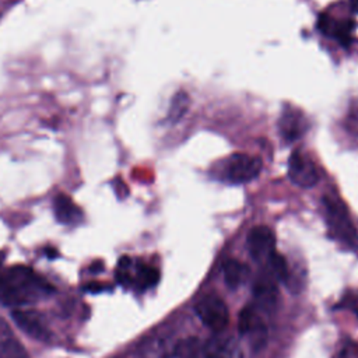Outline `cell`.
<instances>
[{
  "mask_svg": "<svg viewBox=\"0 0 358 358\" xmlns=\"http://www.w3.org/2000/svg\"><path fill=\"white\" fill-rule=\"evenodd\" d=\"M53 288L35 271L28 267L15 266L0 271V302L8 306H24L35 303Z\"/></svg>",
  "mask_w": 358,
  "mask_h": 358,
  "instance_id": "1",
  "label": "cell"
},
{
  "mask_svg": "<svg viewBox=\"0 0 358 358\" xmlns=\"http://www.w3.org/2000/svg\"><path fill=\"white\" fill-rule=\"evenodd\" d=\"M327 224L333 235L340 239L343 243L348 245L352 249L358 248V232L352 225L350 215L343 203L333 199L331 196H326L323 199Z\"/></svg>",
  "mask_w": 358,
  "mask_h": 358,
  "instance_id": "2",
  "label": "cell"
},
{
  "mask_svg": "<svg viewBox=\"0 0 358 358\" xmlns=\"http://www.w3.org/2000/svg\"><path fill=\"white\" fill-rule=\"evenodd\" d=\"M116 274L122 284L140 289L155 285L159 278V273L157 268L140 262H133L129 257H123L120 260Z\"/></svg>",
  "mask_w": 358,
  "mask_h": 358,
  "instance_id": "3",
  "label": "cell"
},
{
  "mask_svg": "<svg viewBox=\"0 0 358 358\" xmlns=\"http://www.w3.org/2000/svg\"><path fill=\"white\" fill-rule=\"evenodd\" d=\"M197 317L204 326L211 329L214 333L222 331L229 320V312L225 302L217 295H207L201 298L196 308Z\"/></svg>",
  "mask_w": 358,
  "mask_h": 358,
  "instance_id": "4",
  "label": "cell"
},
{
  "mask_svg": "<svg viewBox=\"0 0 358 358\" xmlns=\"http://www.w3.org/2000/svg\"><path fill=\"white\" fill-rule=\"evenodd\" d=\"M263 162L259 157L248 154H234L227 164V176L232 183H246L256 179Z\"/></svg>",
  "mask_w": 358,
  "mask_h": 358,
  "instance_id": "5",
  "label": "cell"
},
{
  "mask_svg": "<svg viewBox=\"0 0 358 358\" xmlns=\"http://www.w3.org/2000/svg\"><path fill=\"white\" fill-rule=\"evenodd\" d=\"M264 316L266 315L260 312L255 305L245 306L239 312V319H238V330L241 336L249 338L255 344L263 343L267 334Z\"/></svg>",
  "mask_w": 358,
  "mask_h": 358,
  "instance_id": "6",
  "label": "cell"
},
{
  "mask_svg": "<svg viewBox=\"0 0 358 358\" xmlns=\"http://www.w3.org/2000/svg\"><path fill=\"white\" fill-rule=\"evenodd\" d=\"M246 245L250 256L256 262L266 263V260L275 252V236L268 227L257 225L249 231Z\"/></svg>",
  "mask_w": 358,
  "mask_h": 358,
  "instance_id": "7",
  "label": "cell"
},
{
  "mask_svg": "<svg viewBox=\"0 0 358 358\" xmlns=\"http://www.w3.org/2000/svg\"><path fill=\"white\" fill-rule=\"evenodd\" d=\"M288 176L301 187H313L319 182L316 165L299 151H294L288 159Z\"/></svg>",
  "mask_w": 358,
  "mask_h": 358,
  "instance_id": "8",
  "label": "cell"
},
{
  "mask_svg": "<svg viewBox=\"0 0 358 358\" xmlns=\"http://www.w3.org/2000/svg\"><path fill=\"white\" fill-rule=\"evenodd\" d=\"M204 358H243L238 340L222 331L204 341Z\"/></svg>",
  "mask_w": 358,
  "mask_h": 358,
  "instance_id": "9",
  "label": "cell"
},
{
  "mask_svg": "<svg viewBox=\"0 0 358 358\" xmlns=\"http://www.w3.org/2000/svg\"><path fill=\"white\" fill-rule=\"evenodd\" d=\"M277 281L273 280L268 274L259 277L253 287V305L268 315L278 302V291H277Z\"/></svg>",
  "mask_w": 358,
  "mask_h": 358,
  "instance_id": "10",
  "label": "cell"
},
{
  "mask_svg": "<svg viewBox=\"0 0 358 358\" xmlns=\"http://www.w3.org/2000/svg\"><path fill=\"white\" fill-rule=\"evenodd\" d=\"M13 319L17 323V326L32 338L45 341L50 337V331L43 320V317L38 312L25 310V309H14Z\"/></svg>",
  "mask_w": 358,
  "mask_h": 358,
  "instance_id": "11",
  "label": "cell"
},
{
  "mask_svg": "<svg viewBox=\"0 0 358 358\" xmlns=\"http://www.w3.org/2000/svg\"><path fill=\"white\" fill-rule=\"evenodd\" d=\"M306 130V120L303 113L291 106H285L278 119V131L284 141L292 143L298 140Z\"/></svg>",
  "mask_w": 358,
  "mask_h": 358,
  "instance_id": "12",
  "label": "cell"
},
{
  "mask_svg": "<svg viewBox=\"0 0 358 358\" xmlns=\"http://www.w3.org/2000/svg\"><path fill=\"white\" fill-rule=\"evenodd\" d=\"M355 22L352 20H333L327 14H320L317 18V29L326 35L333 36L338 43L348 45L351 42V34Z\"/></svg>",
  "mask_w": 358,
  "mask_h": 358,
  "instance_id": "13",
  "label": "cell"
},
{
  "mask_svg": "<svg viewBox=\"0 0 358 358\" xmlns=\"http://www.w3.org/2000/svg\"><path fill=\"white\" fill-rule=\"evenodd\" d=\"M222 274H224L225 284L229 288L235 289L243 285L249 278V267L239 260L231 259L222 264Z\"/></svg>",
  "mask_w": 358,
  "mask_h": 358,
  "instance_id": "14",
  "label": "cell"
},
{
  "mask_svg": "<svg viewBox=\"0 0 358 358\" xmlns=\"http://www.w3.org/2000/svg\"><path fill=\"white\" fill-rule=\"evenodd\" d=\"M53 210L57 221L63 224H71L78 221L80 218V208L73 203V200L69 196L64 194L55 197Z\"/></svg>",
  "mask_w": 358,
  "mask_h": 358,
  "instance_id": "15",
  "label": "cell"
},
{
  "mask_svg": "<svg viewBox=\"0 0 358 358\" xmlns=\"http://www.w3.org/2000/svg\"><path fill=\"white\" fill-rule=\"evenodd\" d=\"M143 358H179L176 352V343L173 344L165 338L154 340L145 347Z\"/></svg>",
  "mask_w": 358,
  "mask_h": 358,
  "instance_id": "16",
  "label": "cell"
},
{
  "mask_svg": "<svg viewBox=\"0 0 358 358\" xmlns=\"http://www.w3.org/2000/svg\"><path fill=\"white\" fill-rule=\"evenodd\" d=\"M266 267H267V274L275 280V281H281L285 282L289 278V268L287 264V260L284 256H281L280 253L274 252L267 260H266Z\"/></svg>",
  "mask_w": 358,
  "mask_h": 358,
  "instance_id": "17",
  "label": "cell"
},
{
  "mask_svg": "<svg viewBox=\"0 0 358 358\" xmlns=\"http://www.w3.org/2000/svg\"><path fill=\"white\" fill-rule=\"evenodd\" d=\"M190 106V96L186 91H179L176 92L172 99H171V105H169V110H168V120L169 122H179L185 113L189 110Z\"/></svg>",
  "mask_w": 358,
  "mask_h": 358,
  "instance_id": "18",
  "label": "cell"
},
{
  "mask_svg": "<svg viewBox=\"0 0 358 358\" xmlns=\"http://www.w3.org/2000/svg\"><path fill=\"white\" fill-rule=\"evenodd\" d=\"M179 358H204V343L197 338H185L176 343Z\"/></svg>",
  "mask_w": 358,
  "mask_h": 358,
  "instance_id": "19",
  "label": "cell"
},
{
  "mask_svg": "<svg viewBox=\"0 0 358 358\" xmlns=\"http://www.w3.org/2000/svg\"><path fill=\"white\" fill-rule=\"evenodd\" d=\"M0 358H29V355L13 336H8L0 343Z\"/></svg>",
  "mask_w": 358,
  "mask_h": 358,
  "instance_id": "20",
  "label": "cell"
},
{
  "mask_svg": "<svg viewBox=\"0 0 358 358\" xmlns=\"http://www.w3.org/2000/svg\"><path fill=\"white\" fill-rule=\"evenodd\" d=\"M350 3H351L352 11H355L358 14V0H350Z\"/></svg>",
  "mask_w": 358,
  "mask_h": 358,
  "instance_id": "21",
  "label": "cell"
}]
</instances>
